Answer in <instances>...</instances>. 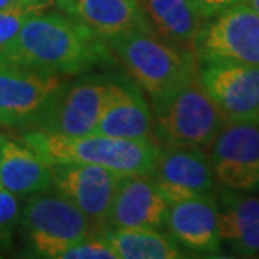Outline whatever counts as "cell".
I'll list each match as a JSON object with an SVG mask.
<instances>
[{
  "label": "cell",
  "mask_w": 259,
  "mask_h": 259,
  "mask_svg": "<svg viewBox=\"0 0 259 259\" xmlns=\"http://www.w3.org/2000/svg\"><path fill=\"white\" fill-rule=\"evenodd\" d=\"M153 130L158 147L185 146L209 148L229 122L194 75L175 93L153 101Z\"/></svg>",
  "instance_id": "cell-4"
},
{
  "label": "cell",
  "mask_w": 259,
  "mask_h": 259,
  "mask_svg": "<svg viewBox=\"0 0 259 259\" xmlns=\"http://www.w3.org/2000/svg\"><path fill=\"white\" fill-rule=\"evenodd\" d=\"M219 185L232 190H259V122L229 121L209 146Z\"/></svg>",
  "instance_id": "cell-10"
},
{
  "label": "cell",
  "mask_w": 259,
  "mask_h": 259,
  "mask_svg": "<svg viewBox=\"0 0 259 259\" xmlns=\"http://www.w3.org/2000/svg\"><path fill=\"white\" fill-rule=\"evenodd\" d=\"M199 79L232 122H259V65L200 61Z\"/></svg>",
  "instance_id": "cell-9"
},
{
  "label": "cell",
  "mask_w": 259,
  "mask_h": 259,
  "mask_svg": "<svg viewBox=\"0 0 259 259\" xmlns=\"http://www.w3.org/2000/svg\"><path fill=\"white\" fill-rule=\"evenodd\" d=\"M245 2H246L250 8H252V9L255 10V12L259 15V0H245Z\"/></svg>",
  "instance_id": "cell-27"
},
{
  "label": "cell",
  "mask_w": 259,
  "mask_h": 259,
  "mask_svg": "<svg viewBox=\"0 0 259 259\" xmlns=\"http://www.w3.org/2000/svg\"><path fill=\"white\" fill-rule=\"evenodd\" d=\"M120 75L94 74L65 83L30 130L62 136L93 134Z\"/></svg>",
  "instance_id": "cell-6"
},
{
  "label": "cell",
  "mask_w": 259,
  "mask_h": 259,
  "mask_svg": "<svg viewBox=\"0 0 259 259\" xmlns=\"http://www.w3.org/2000/svg\"><path fill=\"white\" fill-rule=\"evenodd\" d=\"M0 62L54 75H78L114 62L107 42L62 13L37 12L22 25Z\"/></svg>",
  "instance_id": "cell-1"
},
{
  "label": "cell",
  "mask_w": 259,
  "mask_h": 259,
  "mask_svg": "<svg viewBox=\"0 0 259 259\" xmlns=\"http://www.w3.org/2000/svg\"><path fill=\"white\" fill-rule=\"evenodd\" d=\"M19 5L28 6L32 9L37 10V12H44L48 6L52 3V0H18Z\"/></svg>",
  "instance_id": "cell-25"
},
{
  "label": "cell",
  "mask_w": 259,
  "mask_h": 259,
  "mask_svg": "<svg viewBox=\"0 0 259 259\" xmlns=\"http://www.w3.org/2000/svg\"><path fill=\"white\" fill-rule=\"evenodd\" d=\"M59 259H118L112 248L101 236L91 235L87 239L65 249Z\"/></svg>",
  "instance_id": "cell-23"
},
{
  "label": "cell",
  "mask_w": 259,
  "mask_h": 259,
  "mask_svg": "<svg viewBox=\"0 0 259 259\" xmlns=\"http://www.w3.org/2000/svg\"><path fill=\"white\" fill-rule=\"evenodd\" d=\"M52 186L56 192L82 210L98 229L107 222L120 175L95 164L61 163L51 164Z\"/></svg>",
  "instance_id": "cell-12"
},
{
  "label": "cell",
  "mask_w": 259,
  "mask_h": 259,
  "mask_svg": "<svg viewBox=\"0 0 259 259\" xmlns=\"http://www.w3.org/2000/svg\"><path fill=\"white\" fill-rule=\"evenodd\" d=\"M170 204L216 193L218 182L203 148L163 146L150 175Z\"/></svg>",
  "instance_id": "cell-11"
},
{
  "label": "cell",
  "mask_w": 259,
  "mask_h": 259,
  "mask_svg": "<svg viewBox=\"0 0 259 259\" xmlns=\"http://www.w3.org/2000/svg\"><path fill=\"white\" fill-rule=\"evenodd\" d=\"M93 134L128 140H154L153 112L137 83L121 76Z\"/></svg>",
  "instance_id": "cell-16"
},
{
  "label": "cell",
  "mask_w": 259,
  "mask_h": 259,
  "mask_svg": "<svg viewBox=\"0 0 259 259\" xmlns=\"http://www.w3.org/2000/svg\"><path fill=\"white\" fill-rule=\"evenodd\" d=\"M20 218V207L13 194L0 186V248H9L12 245V231Z\"/></svg>",
  "instance_id": "cell-22"
},
{
  "label": "cell",
  "mask_w": 259,
  "mask_h": 259,
  "mask_svg": "<svg viewBox=\"0 0 259 259\" xmlns=\"http://www.w3.org/2000/svg\"><path fill=\"white\" fill-rule=\"evenodd\" d=\"M64 85L59 75L0 62V128H32Z\"/></svg>",
  "instance_id": "cell-8"
},
{
  "label": "cell",
  "mask_w": 259,
  "mask_h": 259,
  "mask_svg": "<svg viewBox=\"0 0 259 259\" xmlns=\"http://www.w3.org/2000/svg\"><path fill=\"white\" fill-rule=\"evenodd\" d=\"M167 233L179 246L194 253H219L218 203L214 194L186 199L170 204L166 216Z\"/></svg>",
  "instance_id": "cell-14"
},
{
  "label": "cell",
  "mask_w": 259,
  "mask_h": 259,
  "mask_svg": "<svg viewBox=\"0 0 259 259\" xmlns=\"http://www.w3.org/2000/svg\"><path fill=\"white\" fill-rule=\"evenodd\" d=\"M221 242L242 258L259 255V196L248 192L216 189Z\"/></svg>",
  "instance_id": "cell-17"
},
{
  "label": "cell",
  "mask_w": 259,
  "mask_h": 259,
  "mask_svg": "<svg viewBox=\"0 0 259 259\" xmlns=\"http://www.w3.org/2000/svg\"><path fill=\"white\" fill-rule=\"evenodd\" d=\"M66 18L93 30L105 42L148 28L139 0H55Z\"/></svg>",
  "instance_id": "cell-15"
},
{
  "label": "cell",
  "mask_w": 259,
  "mask_h": 259,
  "mask_svg": "<svg viewBox=\"0 0 259 259\" xmlns=\"http://www.w3.org/2000/svg\"><path fill=\"white\" fill-rule=\"evenodd\" d=\"M148 28L177 47L193 51L204 20L189 0H139Z\"/></svg>",
  "instance_id": "cell-19"
},
{
  "label": "cell",
  "mask_w": 259,
  "mask_h": 259,
  "mask_svg": "<svg viewBox=\"0 0 259 259\" xmlns=\"http://www.w3.org/2000/svg\"><path fill=\"white\" fill-rule=\"evenodd\" d=\"M168 207L150 175L122 176L102 228L160 229L166 223Z\"/></svg>",
  "instance_id": "cell-13"
},
{
  "label": "cell",
  "mask_w": 259,
  "mask_h": 259,
  "mask_svg": "<svg viewBox=\"0 0 259 259\" xmlns=\"http://www.w3.org/2000/svg\"><path fill=\"white\" fill-rule=\"evenodd\" d=\"M18 0H0V10L13 8V6H18Z\"/></svg>",
  "instance_id": "cell-26"
},
{
  "label": "cell",
  "mask_w": 259,
  "mask_h": 259,
  "mask_svg": "<svg viewBox=\"0 0 259 259\" xmlns=\"http://www.w3.org/2000/svg\"><path fill=\"white\" fill-rule=\"evenodd\" d=\"M193 52L199 62L223 59L259 65V15L243 0L206 19Z\"/></svg>",
  "instance_id": "cell-7"
},
{
  "label": "cell",
  "mask_w": 259,
  "mask_h": 259,
  "mask_svg": "<svg viewBox=\"0 0 259 259\" xmlns=\"http://www.w3.org/2000/svg\"><path fill=\"white\" fill-rule=\"evenodd\" d=\"M100 236L107 242L118 259H179L185 249L167 233L157 229L101 228Z\"/></svg>",
  "instance_id": "cell-20"
},
{
  "label": "cell",
  "mask_w": 259,
  "mask_h": 259,
  "mask_svg": "<svg viewBox=\"0 0 259 259\" xmlns=\"http://www.w3.org/2000/svg\"><path fill=\"white\" fill-rule=\"evenodd\" d=\"M33 13L37 10L23 5L0 10V54L15 40L22 25Z\"/></svg>",
  "instance_id": "cell-21"
},
{
  "label": "cell",
  "mask_w": 259,
  "mask_h": 259,
  "mask_svg": "<svg viewBox=\"0 0 259 259\" xmlns=\"http://www.w3.org/2000/svg\"><path fill=\"white\" fill-rule=\"evenodd\" d=\"M243 0H189L193 9L203 19H210Z\"/></svg>",
  "instance_id": "cell-24"
},
{
  "label": "cell",
  "mask_w": 259,
  "mask_h": 259,
  "mask_svg": "<svg viewBox=\"0 0 259 259\" xmlns=\"http://www.w3.org/2000/svg\"><path fill=\"white\" fill-rule=\"evenodd\" d=\"M107 45L153 101L175 93L199 72V59L192 49L177 47L151 30L128 32Z\"/></svg>",
  "instance_id": "cell-3"
},
{
  "label": "cell",
  "mask_w": 259,
  "mask_h": 259,
  "mask_svg": "<svg viewBox=\"0 0 259 259\" xmlns=\"http://www.w3.org/2000/svg\"><path fill=\"white\" fill-rule=\"evenodd\" d=\"M26 256L59 259L69 246L93 235L87 214L59 193L32 194L20 213Z\"/></svg>",
  "instance_id": "cell-5"
},
{
  "label": "cell",
  "mask_w": 259,
  "mask_h": 259,
  "mask_svg": "<svg viewBox=\"0 0 259 259\" xmlns=\"http://www.w3.org/2000/svg\"><path fill=\"white\" fill-rule=\"evenodd\" d=\"M48 164L82 163L111 170L120 176L151 175L158 157V144L153 140H128L87 134L62 136L29 130L20 136Z\"/></svg>",
  "instance_id": "cell-2"
},
{
  "label": "cell",
  "mask_w": 259,
  "mask_h": 259,
  "mask_svg": "<svg viewBox=\"0 0 259 259\" xmlns=\"http://www.w3.org/2000/svg\"><path fill=\"white\" fill-rule=\"evenodd\" d=\"M0 186L16 196H32L52 187L49 164L20 137L0 134Z\"/></svg>",
  "instance_id": "cell-18"
}]
</instances>
